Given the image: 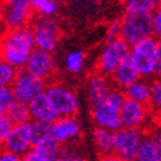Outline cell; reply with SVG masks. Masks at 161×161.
Wrapping results in <instances>:
<instances>
[{"label": "cell", "mask_w": 161, "mask_h": 161, "mask_svg": "<svg viewBox=\"0 0 161 161\" xmlns=\"http://www.w3.org/2000/svg\"><path fill=\"white\" fill-rule=\"evenodd\" d=\"M36 49L30 26L7 30L0 37V59L16 70H23L32 52Z\"/></svg>", "instance_id": "cell-1"}, {"label": "cell", "mask_w": 161, "mask_h": 161, "mask_svg": "<svg viewBox=\"0 0 161 161\" xmlns=\"http://www.w3.org/2000/svg\"><path fill=\"white\" fill-rule=\"evenodd\" d=\"M125 101L123 90L114 89L108 97L102 102L92 106V120L96 128H103L112 131L121 129V120H120V110Z\"/></svg>", "instance_id": "cell-2"}, {"label": "cell", "mask_w": 161, "mask_h": 161, "mask_svg": "<svg viewBox=\"0 0 161 161\" xmlns=\"http://www.w3.org/2000/svg\"><path fill=\"white\" fill-rule=\"evenodd\" d=\"M44 93L59 117L77 115L80 110V97L72 88L62 83L50 81L47 84Z\"/></svg>", "instance_id": "cell-3"}, {"label": "cell", "mask_w": 161, "mask_h": 161, "mask_svg": "<svg viewBox=\"0 0 161 161\" xmlns=\"http://www.w3.org/2000/svg\"><path fill=\"white\" fill-rule=\"evenodd\" d=\"M156 43L155 36L144 39L130 47L129 58L142 79L150 80L156 72Z\"/></svg>", "instance_id": "cell-4"}, {"label": "cell", "mask_w": 161, "mask_h": 161, "mask_svg": "<svg viewBox=\"0 0 161 161\" xmlns=\"http://www.w3.org/2000/svg\"><path fill=\"white\" fill-rule=\"evenodd\" d=\"M152 36V14H124L120 19V39L129 47Z\"/></svg>", "instance_id": "cell-5"}, {"label": "cell", "mask_w": 161, "mask_h": 161, "mask_svg": "<svg viewBox=\"0 0 161 161\" xmlns=\"http://www.w3.org/2000/svg\"><path fill=\"white\" fill-rule=\"evenodd\" d=\"M129 49L130 47L120 37L106 42L96 61V71L111 77L119 64L129 56Z\"/></svg>", "instance_id": "cell-6"}, {"label": "cell", "mask_w": 161, "mask_h": 161, "mask_svg": "<svg viewBox=\"0 0 161 161\" xmlns=\"http://www.w3.org/2000/svg\"><path fill=\"white\" fill-rule=\"evenodd\" d=\"M34 43L37 49L53 53L61 39V26L56 18L36 17L31 22Z\"/></svg>", "instance_id": "cell-7"}, {"label": "cell", "mask_w": 161, "mask_h": 161, "mask_svg": "<svg viewBox=\"0 0 161 161\" xmlns=\"http://www.w3.org/2000/svg\"><path fill=\"white\" fill-rule=\"evenodd\" d=\"M0 8L8 30L26 27L34 19L32 0H0Z\"/></svg>", "instance_id": "cell-8"}, {"label": "cell", "mask_w": 161, "mask_h": 161, "mask_svg": "<svg viewBox=\"0 0 161 161\" xmlns=\"http://www.w3.org/2000/svg\"><path fill=\"white\" fill-rule=\"evenodd\" d=\"M144 137L146 134L141 129H119L115 134L114 153L124 161H134Z\"/></svg>", "instance_id": "cell-9"}, {"label": "cell", "mask_w": 161, "mask_h": 161, "mask_svg": "<svg viewBox=\"0 0 161 161\" xmlns=\"http://www.w3.org/2000/svg\"><path fill=\"white\" fill-rule=\"evenodd\" d=\"M10 88L13 90V94H14L16 102L29 104L36 97H39L40 94H43L45 92L47 83L36 79L35 76L30 75L25 70H21L17 74Z\"/></svg>", "instance_id": "cell-10"}, {"label": "cell", "mask_w": 161, "mask_h": 161, "mask_svg": "<svg viewBox=\"0 0 161 161\" xmlns=\"http://www.w3.org/2000/svg\"><path fill=\"white\" fill-rule=\"evenodd\" d=\"M23 70L48 84L53 80V76L56 74L57 62L53 53L36 48L30 56Z\"/></svg>", "instance_id": "cell-11"}, {"label": "cell", "mask_w": 161, "mask_h": 161, "mask_svg": "<svg viewBox=\"0 0 161 161\" xmlns=\"http://www.w3.org/2000/svg\"><path fill=\"white\" fill-rule=\"evenodd\" d=\"M50 137L61 147L75 144L83 134V126L76 116L71 117H58L49 128Z\"/></svg>", "instance_id": "cell-12"}, {"label": "cell", "mask_w": 161, "mask_h": 161, "mask_svg": "<svg viewBox=\"0 0 161 161\" xmlns=\"http://www.w3.org/2000/svg\"><path fill=\"white\" fill-rule=\"evenodd\" d=\"M150 114H151V108L148 104L138 103L125 98L121 106V110H120L121 128L143 130L150 119Z\"/></svg>", "instance_id": "cell-13"}, {"label": "cell", "mask_w": 161, "mask_h": 161, "mask_svg": "<svg viewBox=\"0 0 161 161\" xmlns=\"http://www.w3.org/2000/svg\"><path fill=\"white\" fill-rule=\"evenodd\" d=\"M34 133L31 121L21 125H14L3 148L17 156H25L34 147Z\"/></svg>", "instance_id": "cell-14"}, {"label": "cell", "mask_w": 161, "mask_h": 161, "mask_svg": "<svg viewBox=\"0 0 161 161\" xmlns=\"http://www.w3.org/2000/svg\"><path fill=\"white\" fill-rule=\"evenodd\" d=\"M114 85L111 83V79L107 77L97 71L90 74L86 80V97L92 106H94L103 99L108 97V94L114 90Z\"/></svg>", "instance_id": "cell-15"}, {"label": "cell", "mask_w": 161, "mask_h": 161, "mask_svg": "<svg viewBox=\"0 0 161 161\" xmlns=\"http://www.w3.org/2000/svg\"><path fill=\"white\" fill-rule=\"evenodd\" d=\"M29 110H30L31 121L52 124L59 117L56 110L53 108L52 103L49 102L48 97L45 96V93L40 94L32 102L29 103Z\"/></svg>", "instance_id": "cell-16"}, {"label": "cell", "mask_w": 161, "mask_h": 161, "mask_svg": "<svg viewBox=\"0 0 161 161\" xmlns=\"http://www.w3.org/2000/svg\"><path fill=\"white\" fill-rule=\"evenodd\" d=\"M141 76L138 71L136 70V67L131 63L129 56L119 64V67L115 70V72L111 75V83L115 89L124 90L128 85L134 83L136 80H138Z\"/></svg>", "instance_id": "cell-17"}, {"label": "cell", "mask_w": 161, "mask_h": 161, "mask_svg": "<svg viewBox=\"0 0 161 161\" xmlns=\"http://www.w3.org/2000/svg\"><path fill=\"white\" fill-rule=\"evenodd\" d=\"M124 97L126 99L143 103V104H150V97H151V81L147 79L139 77L134 83L128 85L124 90Z\"/></svg>", "instance_id": "cell-18"}, {"label": "cell", "mask_w": 161, "mask_h": 161, "mask_svg": "<svg viewBox=\"0 0 161 161\" xmlns=\"http://www.w3.org/2000/svg\"><path fill=\"white\" fill-rule=\"evenodd\" d=\"M115 134L116 131H112L108 129L94 128V130H93V141H94V146L101 156L114 153Z\"/></svg>", "instance_id": "cell-19"}, {"label": "cell", "mask_w": 161, "mask_h": 161, "mask_svg": "<svg viewBox=\"0 0 161 161\" xmlns=\"http://www.w3.org/2000/svg\"><path fill=\"white\" fill-rule=\"evenodd\" d=\"M32 150L50 160H56L62 153V147L50 137V134L36 141L34 143Z\"/></svg>", "instance_id": "cell-20"}, {"label": "cell", "mask_w": 161, "mask_h": 161, "mask_svg": "<svg viewBox=\"0 0 161 161\" xmlns=\"http://www.w3.org/2000/svg\"><path fill=\"white\" fill-rule=\"evenodd\" d=\"M85 61H86V53L81 49H74V50H70L64 56L63 66L67 70V72H70L72 75H77L84 70Z\"/></svg>", "instance_id": "cell-21"}, {"label": "cell", "mask_w": 161, "mask_h": 161, "mask_svg": "<svg viewBox=\"0 0 161 161\" xmlns=\"http://www.w3.org/2000/svg\"><path fill=\"white\" fill-rule=\"evenodd\" d=\"M5 116L10 120L13 125H21L25 123L31 121L29 104H25L21 102H14L5 112Z\"/></svg>", "instance_id": "cell-22"}, {"label": "cell", "mask_w": 161, "mask_h": 161, "mask_svg": "<svg viewBox=\"0 0 161 161\" xmlns=\"http://www.w3.org/2000/svg\"><path fill=\"white\" fill-rule=\"evenodd\" d=\"M58 8V0H32V10L36 17L54 18Z\"/></svg>", "instance_id": "cell-23"}, {"label": "cell", "mask_w": 161, "mask_h": 161, "mask_svg": "<svg viewBox=\"0 0 161 161\" xmlns=\"http://www.w3.org/2000/svg\"><path fill=\"white\" fill-rule=\"evenodd\" d=\"M156 5L151 0H130L124 4V10L125 14H152Z\"/></svg>", "instance_id": "cell-24"}, {"label": "cell", "mask_w": 161, "mask_h": 161, "mask_svg": "<svg viewBox=\"0 0 161 161\" xmlns=\"http://www.w3.org/2000/svg\"><path fill=\"white\" fill-rule=\"evenodd\" d=\"M134 161H160L156 147L150 136H146Z\"/></svg>", "instance_id": "cell-25"}, {"label": "cell", "mask_w": 161, "mask_h": 161, "mask_svg": "<svg viewBox=\"0 0 161 161\" xmlns=\"http://www.w3.org/2000/svg\"><path fill=\"white\" fill-rule=\"evenodd\" d=\"M17 70L9 63L0 59V88L2 86H10L17 76Z\"/></svg>", "instance_id": "cell-26"}, {"label": "cell", "mask_w": 161, "mask_h": 161, "mask_svg": "<svg viewBox=\"0 0 161 161\" xmlns=\"http://www.w3.org/2000/svg\"><path fill=\"white\" fill-rule=\"evenodd\" d=\"M148 106L152 111L161 110V77H155L151 81V97Z\"/></svg>", "instance_id": "cell-27"}, {"label": "cell", "mask_w": 161, "mask_h": 161, "mask_svg": "<svg viewBox=\"0 0 161 161\" xmlns=\"http://www.w3.org/2000/svg\"><path fill=\"white\" fill-rule=\"evenodd\" d=\"M16 102L14 94L10 86H2L0 88V110L7 112V110Z\"/></svg>", "instance_id": "cell-28"}, {"label": "cell", "mask_w": 161, "mask_h": 161, "mask_svg": "<svg viewBox=\"0 0 161 161\" xmlns=\"http://www.w3.org/2000/svg\"><path fill=\"white\" fill-rule=\"evenodd\" d=\"M13 125L10 123V120L4 115L3 117H0V148H3L8 137H9V134L13 129Z\"/></svg>", "instance_id": "cell-29"}, {"label": "cell", "mask_w": 161, "mask_h": 161, "mask_svg": "<svg viewBox=\"0 0 161 161\" xmlns=\"http://www.w3.org/2000/svg\"><path fill=\"white\" fill-rule=\"evenodd\" d=\"M53 161H88V160L81 152L75 150H67V151H62V153Z\"/></svg>", "instance_id": "cell-30"}, {"label": "cell", "mask_w": 161, "mask_h": 161, "mask_svg": "<svg viewBox=\"0 0 161 161\" xmlns=\"http://www.w3.org/2000/svg\"><path fill=\"white\" fill-rule=\"evenodd\" d=\"M152 25H153V35L155 37H161V0L157 3L152 13Z\"/></svg>", "instance_id": "cell-31"}, {"label": "cell", "mask_w": 161, "mask_h": 161, "mask_svg": "<svg viewBox=\"0 0 161 161\" xmlns=\"http://www.w3.org/2000/svg\"><path fill=\"white\" fill-rule=\"evenodd\" d=\"M117 37H120V19H114L106 27V42Z\"/></svg>", "instance_id": "cell-32"}, {"label": "cell", "mask_w": 161, "mask_h": 161, "mask_svg": "<svg viewBox=\"0 0 161 161\" xmlns=\"http://www.w3.org/2000/svg\"><path fill=\"white\" fill-rule=\"evenodd\" d=\"M148 136L151 137L155 147H156V151H157V155H158V158L161 161V128H156L153 129Z\"/></svg>", "instance_id": "cell-33"}, {"label": "cell", "mask_w": 161, "mask_h": 161, "mask_svg": "<svg viewBox=\"0 0 161 161\" xmlns=\"http://www.w3.org/2000/svg\"><path fill=\"white\" fill-rule=\"evenodd\" d=\"M156 72L155 77H161V37H156Z\"/></svg>", "instance_id": "cell-34"}, {"label": "cell", "mask_w": 161, "mask_h": 161, "mask_svg": "<svg viewBox=\"0 0 161 161\" xmlns=\"http://www.w3.org/2000/svg\"><path fill=\"white\" fill-rule=\"evenodd\" d=\"M22 161H53V160H50V158H48V157H45L43 155L37 153L36 151L31 150L30 152H27L25 156H22Z\"/></svg>", "instance_id": "cell-35"}, {"label": "cell", "mask_w": 161, "mask_h": 161, "mask_svg": "<svg viewBox=\"0 0 161 161\" xmlns=\"http://www.w3.org/2000/svg\"><path fill=\"white\" fill-rule=\"evenodd\" d=\"M0 161H22V157L8 152L4 148H0Z\"/></svg>", "instance_id": "cell-36"}, {"label": "cell", "mask_w": 161, "mask_h": 161, "mask_svg": "<svg viewBox=\"0 0 161 161\" xmlns=\"http://www.w3.org/2000/svg\"><path fill=\"white\" fill-rule=\"evenodd\" d=\"M99 161H124L120 157H117L115 153H111V155H106V156H101Z\"/></svg>", "instance_id": "cell-37"}, {"label": "cell", "mask_w": 161, "mask_h": 161, "mask_svg": "<svg viewBox=\"0 0 161 161\" xmlns=\"http://www.w3.org/2000/svg\"><path fill=\"white\" fill-rule=\"evenodd\" d=\"M3 23V13H2V8H0V25Z\"/></svg>", "instance_id": "cell-38"}, {"label": "cell", "mask_w": 161, "mask_h": 161, "mask_svg": "<svg viewBox=\"0 0 161 161\" xmlns=\"http://www.w3.org/2000/svg\"><path fill=\"white\" fill-rule=\"evenodd\" d=\"M4 115H5V112H4L3 110H0V117H3Z\"/></svg>", "instance_id": "cell-39"}, {"label": "cell", "mask_w": 161, "mask_h": 161, "mask_svg": "<svg viewBox=\"0 0 161 161\" xmlns=\"http://www.w3.org/2000/svg\"><path fill=\"white\" fill-rule=\"evenodd\" d=\"M120 2H121V3H123V4H126V3H128V2H130V0H120Z\"/></svg>", "instance_id": "cell-40"}, {"label": "cell", "mask_w": 161, "mask_h": 161, "mask_svg": "<svg viewBox=\"0 0 161 161\" xmlns=\"http://www.w3.org/2000/svg\"><path fill=\"white\" fill-rule=\"evenodd\" d=\"M151 2H153V3H156V4H157V3L160 2V0H151Z\"/></svg>", "instance_id": "cell-41"}]
</instances>
